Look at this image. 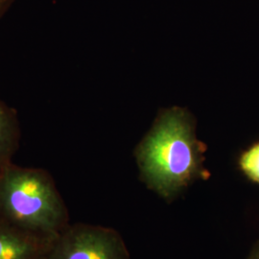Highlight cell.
I'll return each mask as SVG.
<instances>
[{
    "instance_id": "6da1fadb",
    "label": "cell",
    "mask_w": 259,
    "mask_h": 259,
    "mask_svg": "<svg viewBox=\"0 0 259 259\" xmlns=\"http://www.w3.org/2000/svg\"><path fill=\"white\" fill-rule=\"evenodd\" d=\"M205 150L196 138L191 114L175 107L159 113L136 157L149 188L170 201L196 180L209 178L204 167Z\"/></svg>"
},
{
    "instance_id": "7a4b0ae2",
    "label": "cell",
    "mask_w": 259,
    "mask_h": 259,
    "mask_svg": "<svg viewBox=\"0 0 259 259\" xmlns=\"http://www.w3.org/2000/svg\"><path fill=\"white\" fill-rule=\"evenodd\" d=\"M0 219L47 237H56L69 225L51 175L13 162L0 166Z\"/></svg>"
},
{
    "instance_id": "3957f363",
    "label": "cell",
    "mask_w": 259,
    "mask_h": 259,
    "mask_svg": "<svg viewBox=\"0 0 259 259\" xmlns=\"http://www.w3.org/2000/svg\"><path fill=\"white\" fill-rule=\"evenodd\" d=\"M47 259H130L120 234L111 228L68 225L52 243Z\"/></svg>"
},
{
    "instance_id": "277c9868",
    "label": "cell",
    "mask_w": 259,
    "mask_h": 259,
    "mask_svg": "<svg viewBox=\"0 0 259 259\" xmlns=\"http://www.w3.org/2000/svg\"><path fill=\"white\" fill-rule=\"evenodd\" d=\"M54 239L0 219V259H47Z\"/></svg>"
},
{
    "instance_id": "5b68a950",
    "label": "cell",
    "mask_w": 259,
    "mask_h": 259,
    "mask_svg": "<svg viewBox=\"0 0 259 259\" xmlns=\"http://www.w3.org/2000/svg\"><path fill=\"white\" fill-rule=\"evenodd\" d=\"M19 138L17 113L0 98V166L12 162L19 149Z\"/></svg>"
},
{
    "instance_id": "8992f818",
    "label": "cell",
    "mask_w": 259,
    "mask_h": 259,
    "mask_svg": "<svg viewBox=\"0 0 259 259\" xmlns=\"http://www.w3.org/2000/svg\"><path fill=\"white\" fill-rule=\"evenodd\" d=\"M239 167L250 181L259 185V142L252 144L242 153L239 157Z\"/></svg>"
},
{
    "instance_id": "52a82bcc",
    "label": "cell",
    "mask_w": 259,
    "mask_h": 259,
    "mask_svg": "<svg viewBox=\"0 0 259 259\" xmlns=\"http://www.w3.org/2000/svg\"><path fill=\"white\" fill-rule=\"evenodd\" d=\"M13 0H0V19H2V17L6 14Z\"/></svg>"
},
{
    "instance_id": "ba28073f",
    "label": "cell",
    "mask_w": 259,
    "mask_h": 259,
    "mask_svg": "<svg viewBox=\"0 0 259 259\" xmlns=\"http://www.w3.org/2000/svg\"><path fill=\"white\" fill-rule=\"evenodd\" d=\"M248 259H259V240L253 246Z\"/></svg>"
}]
</instances>
